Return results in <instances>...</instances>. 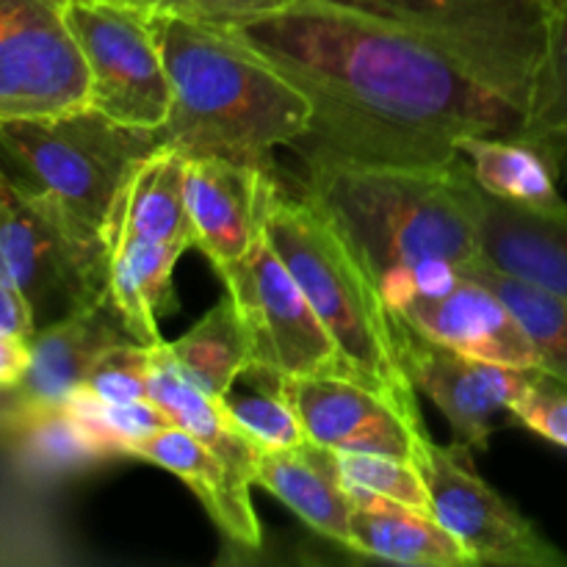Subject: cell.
Returning a JSON list of instances; mask_svg holds the SVG:
<instances>
[{"label":"cell","instance_id":"33","mask_svg":"<svg viewBox=\"0 0 567 567\" xmlns=\"http://www.w3.org/2000/svg\"><path fill=\"white\" fill-rule=\"evenodd\" d=\"M509 421L567 449V382L546 371H532L524 391L513 402Z\"/></svg>","mask_w":567,"mask_h":567},{"label":"cell","instance_id":"5","mask_svg":"<svg viewBox=\"0 0 567 567\" xmlns=\"http://www.w3.org/2000/svg\"><path fill=\"white\" fill-rule=\"evenodd\" d=\"M155 147L158 131L122 125L92 105L0 122V172L100 233L133 166Z\"/></svg>","mask_w":567,"mask_h":567},{"label":"cell","instance_id":"11","mask_svg":"<svg viewBox=\"0 0 567 567\" xmlns=\"http://www.w3.org/2000/svg\"><path fill=\"white\" fill-rule=\"evenodd\" d=\"M92 78L66 0H0V122L89 105Z\"/></svg>","mask_w":567,"mask_h":567},{"label":"cell","instance_id":"29","mask_svg":"<svg viewBox=\"0 0 567 567\" xmlns=\"http://www.w3.org/2000/svg\"><path fill=\"white\" fill-rule=\"evenodd\" d=\"M551 33L537 75L535 94L526 111V136L551 142L559 153L567 150V0H551Z\"/></svg>","mask_w":567,"mask_h":567},{"label":"cell","instance_id":"36","mask_svg":"<svg viewBox=\"0 0 567 567\" xmlns=\"http://www.w3.org/2000/svg\"><path fill=\"white\" fill-rule=\"evenodd\" d=\"M0 330L14 332V336L22 338H31L37 332L31 310L22 302L20 293L14 291V286L6 280L3 271H0Z\"/></svg>","mask_w":567,"mask_h":567},{"label":"cell","instance_id":"31","mask_svg":"<svg viewBox=\"0 0 567 567\" xmlns=\"http://www.w3.org/2000/svg\"><path fill=\"white\" fill-rule=\"evenodd\" d=\"M338 465L352 498H388L432 513L430 487L419 463L391 454L338 452Z\"/></svg>","mask_w":567,"mask_h":567},{"label":"cell","instance_id":"2","mask_svg":"<svg viewBox=\"0 0 567 567\" xmlns=\"http://www.w3.org/2000/svg\"><path fill=\"white\" fill-rule=\"evenodd\" d=\"M172 103L158 144L275 172V147L310 131L308 97L233 25L153 14Z\"/></svg>","mask_w":567,"mask_h":567},{"label":"cell","instance_id":"23","mask_svg":"<svg viewBox=\"0 0 567 567\" xmlns=\"http://www.w3.org/2000/svg\"><path fill=\"white\" fill-rule=\"evenodd\" d=\"M109 249V288L127 332L144 347L161 343L158 316L175 302L172 271L186 252L181 244L144 238H105Z\"/></svg>","mask_w":567,"mask_h":567},{"label":"cell","instance_id":"3","mask_svg":"<svg viewBox=\"0 0 567 567\" xmlns=\"http://www.w3.org/2000/svg\"><path fill=\"white\" fill-rule=\"evenodd\" d=\"M302 161L305 197L341 227L377 286L424 260L482 258V188L463 158L449 166Z\"/></svg>","mask_w":567,"mask_h":567},{"label":"cell","instance_id":"24","mask_svg":"<svg viewBox=\"0 0 567 567\" xmlns=\"http://www.w3.org/2000/svg\"><path fill=\"white\" fill-rule=\"evenodd\" d=\"M158 349L183 380L216 402L252 363V341L230 293L221 297L203 319L194 321L181 338L172 343L161 341Z\"/></svg>","mask_w":567,"mask_h":567},{"label":"cell","instance_id":"37","mask_svg":"<svg viewBox=\"0 0 567 567\" xmlns=\"http://www.w3.org/2000/svg\"><path fill=\"white\" fill-rule=\"evenodd\" d=\"M33 402L22 393L20 385L0 388V437L11 435L28 415L33 413Z\"/></svg>","mask_w":567,"mask_h":567},{"label":"cell","instance_id":"4","mask_svg":"<svg viewBox=\"0 0 567 567\" xmlns=\"http://www.w3.org/2000/svg\"><path fill=\"white\" fill-rule=\"evenodd\" d=\"M266 238L360 380L421 419L415 388L399 360L396 313L341 227L308 197L280 192Z\"/></svg>","mask_w":567,"mask_h":567},{"label":"cell","instance_id":"14","mask_svg":"<svg viewBox=\"0 0 567 567\" xmlns=\"http://www.w3.org/2000/svg\"><path fill=\"white\" fill-rule=\"evenodd\" d=\"M280 186L275 172L221 155L186 161V205L194 227V247L216 266L249 252L266 233Z\"/></svg>","mask_w":567,"mask_h":567},{"label":"cell","instance_id":"12","mask_svg":"<svg viewBox=\"0 0 567 567\" xmlns=\"http://www.w3.org/2000/svg\"><path fill=\"white\" fill-rule=\"evenodd\" d=\"M396 313V310H393ZM399 360L415 391L432 399L452 426L454 443L468 452L487 449L498 421L513 410L532 371L487 363L449 349L396 313Z\"/></svg>","mask_w":567,"mask_h":567},{"label":"cell","instance_id":"15","mask_svg":"<svg viewBox=\"0 0 567 567\" xmlns=\"http://www.w3.org/2000/svg\"><path fill=\"white\" fill-rule=\"evenodd\" d=\"M402 319L432 341L509 369L540 371V358L520 330L513 310L487 286L460 277L454 288L437 297H408L393 305Z\"/></svg>","mask_w":567,"mask_h":567},{"label":"cell","instance_id":"17","mask_svg":"<svg viewBox=\"0 0 567 567\" xmlns=\"http://www.w3.org/2000/svg\"><path fill=\"white\" fill-rule=\"evenodd\" d=\"M125 341L136 338L127 332L109 293L103 302L33 332L28 341L31 365L20 382L22 393L31 399L33 408H59L83 388L100 354Z\"/></svg>","mask_w":567,"mask_h":567},{"label":"cell","instance_id":"25","mask_svg":"<svg viewBox=\"0 0 567 567\" xmlns=\"http://www.w3.org/2000/svg\"><path fill=\"white\" fill-rule=\"evenodd\" d=\"M147 396L166 410L175 426L192 432L197 441H203L233 474L247 485H255V463H258L260 449H255L247 437L238 432L230 415L225 413L221 402L210 399L192 382L183 380L166 358L161 354L158 343L153 347V369H150Z\"/></svg>","mask_w":567,"mask_h":567},{"label":"cell","instance_id":"35","mask_svg":"<svg viewBox=\"0 0 567 567\" xmlns=\"http://www.w3.org/2000/svg\"><path fill=\"white\" fill-rule=\"evenodd\" d=\"M31 338L0 330V388L20 385L31 365Z\"/></svg>","mask_w":567,"mask_h":567},{"label":"cell","instance_id":"21","mask_svg":"<svg viewBox=\"0 0 567 567\" xmlns=\"http://www.w3.org/2000/svg\"><path fill=\"white\" fill-rule=\"evenodd\" d=\"M349 551L410 567H474V557L441 520L388 498H354Z\"/></svg>","mask_w":567,"mask_h":567},{"label":"cell","instance_id":"26","mask_svg":"<svg viewBox=\"0 0 567 567\" xmlns=\"http://www.w3.org/2000/svg\"><path fill=\"white\" fill-rule=\"evenodd\" d=\"M3 441L9 443L17 468L33 480H64L111 460L64 404L37 408Z\"/></svg>","mask_w":567,"mask_h":567},{"label":"cell","instance_id":"10","mask_svg":"<svg viewBox=\"0 0 567 567\" xmlns=\"http://www.w3.org/2000/svg\"><path fill=\"white\" fill-rule=\"evenodd\" d=\"M419 468L430 487L432 515L476 565L567 567V554L476 474L468 449L441 446L426 437Z\"/></svg>","mask_w":567,"mask_h":567},{"label":"cell","instance_id":"30","mask_svg":"<svg viewBox=\"0 0 567 567\" xmlns=\"http://www.w3.org/2000/svg\"><path fill=\"white\" fill-rule=\"evenodd\" d=\"M219 402L238 432L260 452L291 449L308 441V432L293 404L280 391V382H260L249 393H238L236 388H230Z\"/></svg>","mask_w":567,"mask_h":567},{"label":"cell","instance_id":"1","mask_svg":"<svg viewBox=\"0 0 567 567\" xmlns=\"http://www.w3.org/2000/svg\"><path fill=\"white\" fill-rule=\"evenodd\" d=\"M308 97L299 158L449 166L460 138L524 133L526 116L413 33L330 3L291 0L233 25Z\"/></svg>","mask_w":567,"mask_h":567},{"label":"cell","instance_id":"13","mask_svg":"<svg viewBox=\"0 0 567 567\" xmlns=\"http://www.w3.org/2000/svg\"><path fill=\"white\" fill-rule=\"evenodd\" d=\"M280 391L293 404L310 441L336 452L391 454L419 463L421 443L430 437L424 421L354 377H282Z\"/></svg>","mask_w":567,"mask_h":567},{"label":"cell","instance_id":"28","mask_svg":"<svg viewBox=\"0 0 567 567\" xmlns=\"http://www.w3.org/2000/svg\"><path fill=\"white\" fill-rule=\"evenodd\" d=\"M64 408L81 421L83 430L111 454V460L125 457L133 443H142L147 437L158 435L166 426H175V421L166 415L161 404L153 399H138V402L111 404L89 393L86 388H78Z\"/></svg>","mask_w":567,"mask_h":567},{"label":"cell","instance_id":"22","mask_svg":"<svg viewBox=\"0 0 567 567\" xmlns=\"http://www.w3.org/2000/svg\"><path fill=\"white\" fill-rule=\"evenodd\" d=\"M457 153L476 186L491 197L524 205H551L563 199L557 192L563 153L551 142L526 133H476L460 138Z\"/></svg>","mask_w":567,"mask_h":567},{"label":"cell","instance_id":"6","mask_svg":"<svg viewBox=\"0 0 567 567\" xmlns=\"http://www.w3.org/2000/svg\"><path fill=\"white\" fill-rule=\"evenodd\" d=\"M430 44L465 75L529 111L551 33V0H330Z\"/></svg>","mask_w":567,"mask_h":567},{"label":"cell","instance_id":"32","mask_svg":"<svg viewBox=\"0 0 567 567\" xmlns=\"http://www.w3.org/2000/svg\"><path fill=\"white\" fill-rule=\"evenodd\" d=\"M150 369H153V347H144L138 341L116 343L109 352L100 354L83 388L111 404L138 402V399H150Z\"/></svg>","mask_w":567,"mask_h":567},{"label":"cell","instance_id":"27","mask_svg":"<svg viewBox=\"0 0 567 567\" xmlns=\"http://www.w3.org/2000/svg\"><path fill=\"white\" fill-rule=\"evenodd\" d=\"M460 275L491 288L518 319L520 330L540 358V371L567 382V299L507 275L485 258L460 266Z\"/></svg>","mask_w":567,"mask_h":567},{"label":"cell","instance_id":"20","mask_svg":"<svg viewBox=\"0 0 567 567\" xmlns=\"http://www.w3.org/2000/svg\"><path fill=\"white\" fill-rule=\"evenodd\" d=\"M186 155L164 144L144 155L111 205L103 238H144L194 247L186 205Z\"/></svg>","mask_w":567,"mask_h":567},{"label":"cell","instance_id":"16","mask_svg":"<svg viewBox=\"0 0 567 567\" xmlns=\"http://www.w3.org/2000/svg\"><path fill=\"white\" fill-rule=\"evenodd\" d=\"M482 258L567 299V203L524 205L482 192Z\"/></svg>","mask_w":567,"mask_h":567},{"label":"cell","instance_id":"7","mask_svg":"<svg viewBox=\"0 0 567 567\" xmlns=\"http://www.w3.org/2000/svg\"><path fill=\"white\" fill-rule=\"evenodd\" d=\"M0 271L28 305L37 330L103 302L109 249L103 233L78 221L42 192L0 172Z\"/></svg>","mask_w":567,"mask_h":567},{"label":"cell","instance_id":"18","mask_svg":"<svg viewBox=\"0 0 567 567\" xmlns=\"http://www.w3.org/2000/svg\"><path fill=\"white\" fill-rule=\"evenodd\" d=\"M125 457L153 463L158 468L169 471L177 480L186 482L205 513L210 515L216 526L230 537L236 546L260 548V524L249 502L247 482L238 480L203 441L181 426H166L158 435L147 437L142 443H133Z\"/></svg>","mask_w":567,"mask_h":567},{"label":"cell","instance_id":"34","mask_svg":"<svg viewBox=\"0 0 567 567\" xmlns=\"http://www.w3.org/2000/svg\"><path fill=\"white\" fill-rule=\"evenodd\" d=\"M109 3L131 6L147 14H175L186 20L216 22V25H241L255 17L282 9L291 0H109Z\"/></svg>","mask_w":567,"mask_h":567},{"label":"cell","instance_id":"19","mask_svg":"<svg viewBox=\"0 0 567 567\" xmlns=\"http://www.w3.org/2000/svg\"><path fill=\"white\" fill-rule=\"evenodd\" d=\"M255 485L280 498L313 532L349 548L354 498L347 491L336 449L305 441L291 449L260 452L255 463Z\"/></svg>","mask_w":567,"mask_h":567},{"label":"cell","instance_id":"9","mask_svg":"<svg viewBox=\"0 0 567 567\" xmlns=\"http://www.w3.org/2000/svg\"><path fill=\"white\" fill-rule=\"evenodd\" d=\"M66 22L92 78L89 105L122 125L158 131L172 89L153 14L109 0H66Z\"/></svg>","mask_w":567,"mask_h":567},{"label":"cell","instance_id":"8","mask_svg":"<svg viewBox=\"0 0 567 567\" xmlns=\"http://www.w3.org/2000/svg\"><path fill=\"white\" fill-rule=\"evenodd\" d=\"M216 271L225 280L227 293L236 299L252 341V363L247 371L269 374L275 380L310 374L360 380L266 233L247 255Z\"/></svg>","mask_w":567,"mask_h":567}]
</instances>
